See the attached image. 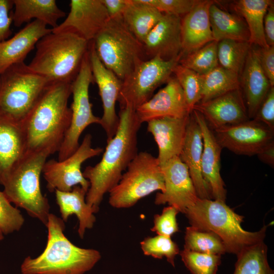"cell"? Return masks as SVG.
Here are the masks:
<instances>
[{
  "mask_svg": "<svg viewBox=\"0 0 274 274\" xmlns=\"http://www.w3.org/2000/svg\"><path fill=\"white\" fill-rule=\"evenodd\" d=\"M193 110L202 115L212 130L250 119L241 88L207 101L199 102Z\"/></svg>",
  "mask_w": 274,
  "mask_h": 274,
  "instance_id": "d6986e66",
  "label": "cell"
},
{
  "mask_svg": "<svg viewBox=\"0 0 274 274\" xmlns=\"http://www.w3.org/2000/svg\"><path fill=\"white\" fill-rule=\"evenodd\" d=\"M180 212L174 206L163 208L161 214L154 216V225L151 230L157 235L171 237L179 231L177 221V215Z\"/></svg>",
  "mask_w": 274,
  "mask_h": 274,
  "instance_id": "60d3db41",
  "label": "cell"
},
{
  "mask_svg": "<svg viewBox=\"0 0 274 274\" xmlns=\"http://www.w3.org/2000/svg\"><path fill=\"white\" fill-rule=\"evenodd\" d=\"M140 244L145 255L158 259L166 257L167 261L175 267V257L180 251L178 246L171 237L160 235L149 236L144 238Z\"/></svg>",
  "mask_w": 274,
  "mask_h": 274,
  "instance_id": "74e56055",
  "label": "cell"
},
{
  "mask_svg": "<svg viewBox=\"0 0 274 274\" xmlns=\"http://www.w3.org/2000/svg\"><path fill=\"white\" fill-rule=\"evenodd\" d=\"M179 60H164L155 56L139 61L122 81L117 101L120 108L128 106L135 110L148 100L156 89L171 78Z\"/></svg>",
  "mask_w": 274,
  "mask_h": 274,
  "instance_id": "30bf717a",
  "label": "cell"
},
{
  "mask_svg": "<svg viewBox=\"0 0 274 274\" xmlns=\"http://www.w3.org/2000/svg\"><path fill=\"white\" fill-rule=\"evenodd\" d=\"M162 16L158 10L144 0H129L122 19L130 31L142 44Z\"/></svg>",
  "mask_w": 274,
  "mask_h": 274,
  "instance_id": "f546056e",
  "label": "cell"
},
{
  "mask_svg": "<svg viewBox=\"0 0 274 274\" xmlns=\"http://www.w3.org/2000/svg\"><path fill=\"white\" fill-rule=\"evenodd\" d=\"M256 155L260 161L273 167L274 141L266 145Z\"/></svg>",
  "mask_w": 274,
  "mask_h": 274,
  "instance_id": "c3c4849f",
  "label": "cell"
},
{
  "mask_svg": "<svg viewBox=\"0 0 274 274\" xmlns=\"http://www.w3.org/2000/svg\"><path fill=\"white\" fill-rule=\"evenodd\" d=\"M110 19L122 17L129 0H101Z\"/></svg>",
  "mask_w": 274,
  "mask_h": 274,
  "instance_id": "7dc6e473",
  "label": "cell"
},
{
  "mask_svg": "<svg viewBox=\"0 0 274 274\" xmlns=\"http://www.w3.org/2000/svg\"><path fill=\"white\" fill-rule=\"evenodd\" d=\"M163 174L157 157L138 153L109 193V202L117 209L129 208L152 193L164 191Z\"/></svg>",
  "mask_w": 274,
  "mask_h": 274,
  "instance_id": "9c48e42d",
  "label": "cell"
},
{
  "mask_svg": "<svg viewBox=\"0 0 274 274\" xmlns=\"http://www.w3.org/2000/svg\"><path fill=\"white\" fill-rule=\"evenodd\" d=\"M24 222L20 211L11 204L3 191H0V231L4 235L19 231Z\"/></svg>",
  "mask_w": 274,
  "mask_h": 274,
  "instance_id": "ab89813d",
  "label": "cell"
},
{
  "mask_svg": "<svg viewBox=\"0 0 274 274\" xmlns=\"http://www.w3.org/2000/svg\"><path fill=\"white\" fill-rule=\"evenodd\" d=\"M251 45L248 42L223 40L218 42L220 65L240 76Z\"/></svg>",
  "mask_w": 274,
  "mask_h": 274,
  "instance_id": "e575fe53",
  "label": "cell"
},
{
  "mask_svg": "<svg viewBox=\"0 0 274 274\" xmlns=\"http://www.w3.org/2000/svg\"><path fill=\"white\" fill-rule=\"evenodd\" d=\"M184 239V249L190 251L220 255L226 252L221 238L211 231L187 227Z\"/></svg>",
  "mask_w": 274,
  "mask_h": 274,
  "instance_id": "836d02e7",
  "label": "cell"
},
{
  "mask_svg": "<svg viewBox=\"0 0 274 274\" xmlns=\"http://www.w3.org/2000/svg\"><path fill=\"white\" fill-rule=\"evenodd\" d=\"M273 4L270 0H239L234 7L245 20L249 32V43L260 48L269 47L265 41L264 19L268 8Z\"/></svg>",
  "mask_w": 274,
  "mask_h": 274,
  "instance_id": "4dcf8cb0",
  "label": "cell"
},
{
  "mask_svg": "<svg viewBox=\"0 0 274 274\" xmlns=\"http://www.w3.org/2000/svg\"><path fill=\"white\" fill-rule=\"evenodd\" d=\"M46 226V246L36 258L26 257L20 269L22 274H84L101 258L100 252L73 244L65 236L62 219L50 213Z\"/></svg>",
  "mask_w": 274,
  "mask_h": 274,
  "instance_id": "3957f363",
  "label": "cell"
},
{
  "mask_svg": "<svg viewBox=\"0 0 274 274\" xmlns=\"http://www.w3.org/2000/svg\"><path fill=\"white\" fill-rule=\"evenodd\" d=\"M212 131L222 148L238 155H257L274 141V130L254 119L225 125Z\"/></svg>",
  "mask_w": 274,
  "mask_h": 274,
  "instance_id": "4fadbf2b",
  "label": "cell"
},
{
  "mask_svg": "<svg viewBox=\"0 0 274 274\" xmlns=\"http://www.w3.org/2000/svg\"><path fill=\"white\" fill-rule=\"evenodd\" d=\"M49 156L43 152L26 153L3 185V192L11 203L45 225L50 205L41 192L40 176Z\"/></svg>",
  "mask_w": 274,
  "mask_h": 274,
  "instance_id": "8992f818",
  "label": "cell"
},
{
  "mask_svg": "<svg viewBox=\"0 0 274 274\" xmlns=\"http://www.w3.org/2000/svg\"><path fill=\"white\" fill-rule=\"evenodd\" d=\"M261 66L272 87L274 85V46L256 49Z\"/></svg>",
  "mask_w": 274,
  "mask_h": 274,
  "instance_id": "f6af8a7d",
  "label": "cell"
},
{
  "mask_svg": "<svg viewBox=\"0 0 274 274\" xmlns=\"http://www.w3.org/2000/svg\"><path fill=\"white\" fill-rule=\"evenodd\" d=\"M13 4L14 10L11 16L16 27L35 19L53 29L58 25V20L66 15L55 0H13Z\"/></svg>",
  "mask_w": 274,
  "mask_h": 274,
  "instance_id": "83f0119b",
  "label": "cell"
},
{
  "mask_svg": "<svg viewBox=\"0 0 274 274\" xmlns=\"http://www.w3.org/2000/svg\"><path fill=\"white\" fill-rule=\"evenodd\" d=\"M267 255L264 241L245 248L236 255L233 274H274Z\"/></svg>",
  "mask_w": 274,
  "mask_h": 274,
  "instance_id": "d6a6232c",
  "label": "cell"
},
{
  "mask_svg": "<svg viewBox=\"0 0 274 274\" xmlns=\"http://www.w3.org/2000/svg\"><path fill=\"white\" fill-rule=\"evenodd\" d=\"M162 14L184 16L198 3V0H144Z\"/></svg>",
  "mask_w": 274,
  "mask_h": 274,
  "instance_id": "b9f144b4",
  "label": "cell"
},
{
  "mask_svg": "<svg viewBox=\"0 0 274 274\" xmlns=\"http://www.w3.org/2000/svg\"><path fill=\"white\" fill-rule=\"evenodd\" d=\"M218 42L213 41L203 47L182 56L178 63L197 74L205 75L218 66Z\"/></svg>",
  "mask_w": 274,
  "mask_h": 274,
  "instance_id": "d590c367",
  "label": "cell"
},
{
  "mask_svg": "<svg viewBox=\"0 0 274 274\" xmlns=\"http://www.w3.org/2000/svg\"><path fill=\"white\" fill-rule=\"evenodd\" d=\"M51 83L24 62L0 75V117L22 123Z\"/></svg>",
  "mask_w": 274,
  "mask_h": 274,
  "instance_id": "52a82bcc",
  "label": "cell"
},
{
  "mask_svg": "<svg viewBox=\"0 0 274 274\" xmlns=\"http://www.w3.org/2000/svg\"><path fill=\"white\" fill-rule=\"evenodd\" d=\"M91 144L92 136L87 134L76 151L67 158L61 161L46 160L42 173L50 192L56 190L70 191L77 185L88 191L90 183L83 176L81 165L87 159L99 155L104 151L102 148H93Z\"/></svg>",
  "mask_w": 274,
  "mask_h": 274,
  "instance_id": "7c38bea8",
  "label": "cell"
},
{
  "mask_svg": "<svg viewBox=\"0 0 274 274\" xmlns=\"http://www.w3.org/2000/svg\"><path fill=\"white\" fill-rule=\"evenodd\" d=\"M52 31L44 23L34 20L11 38L0 42V75L24 60L43 37Z\"/></svg>",
  "mask_w": 274,
  "mask_h": 274,
  "instance_id": "7402d4cb",
  "label": "cell"
},
{
  "mask_svg": "<svg viewBox=\"0 0 274 274\" xmlns=\"http://www.w3.org/2000/svg\"><path fill=\"white\" fill-rule=\"evenodd\" d=\"M54 192L62 220L67 221L70 216L75 215L79 221L78 234L83 238L86 229L92 228L96 221L94 210L86 201L87 191L77 185L70 191Z\"/></svg>",
  "mask_w": 274,
  "mask_h": 274,
  "instance_id": "4316f807",
  "label": "cell"
},
{
  "mask_svg": "<svg viewBox=\"0 0 274 274\" xmlns=\"http://www.w3.org/2000/svg\"><path fill=\"white\" fill-rule=\"evenodd\" d=\"M201 76V94L199 102H204L240 88L239 76L220 65Z\"/></svg>",
  "mask_w": 274,
  "mask_h": 274,
  "instance_id": "1f68e13d",
  "label": "cell"
},
{
  "mask_svg": "<svg viewBox=\"0 0 274 274\" xmlns=\"http://www.w3.org/2000/svg\"><path fill=\"white\" fill-rule=\"evenodd\" d=\"M184 214L191 226L211 231L223 241L226 252L238 254L243 249L263 241L267 226L251 232L241 226L244 217L220 200L198 198Z\"/></svg>",
  "mask_w": 274,
  "mask_h": 274,
  "instance_id": "5b68a950",
  "label": "cell"
},
{
  "mask_svg": "<svg viewBox=\"0 0 274 274\" xmlns=\"http://www.w3.org/2000/svg\"><path fill=\"white\" fill-rule=\"evenodd\" d=\"M264 32L267 45L274 46V6L271 4L268 8L264 19Z\"/></svg>",
  "mask_w": 274,
  "mask_h": 274,
  "instance_id": "bcb514c9",
  "label": "cell"
},
{
  "mask_svg": "<svg viewBox=\"0 0 274 274\" xmlns=\"http://www.w3.org/2000/svg\"><path fill=\"white\" fill-rule=\"evenodd\" d=\"M203 140L200 126L192 112L190 115L183 146L179 156L187 166L199 198L212 199L211 190L201 170Z\"/></svg>",
  "mask_w": 274,
  "mask_h": 274,
  "instance_id": "cb8c5ba5",
  "label": "cell"
},
{
  "mask_svg": "<svg viewBox=\"0 0 274 274\" xmlns=\"http://www.w3.org/2000/svg\"><path fill=\"white\" fill-rule=\"evenodd\" d=\"M190 115L184 118L164 117L147 122V130L153 136L158 147L157 158L160 165L173 157H179Z\"/></svg>",
  "mask_w": 274,
  "mask_h": 274,
  "instance_id": "44dd1931",
  "label": "cell"
},
{
  "mask_svg": "<svg viewBox=\"0 0 274 274\" xmlns=\"http://www.w3.org/2000/svg\"><path fill=\"white\" fill-rule=\"evenodd\" d=\"M182 261L191 274H216L221 255L198 253L186 249L180 252Z\"/></svg>",
  "mask_w": 274,
  "mask_h": 274,
  "instance_id": "f35d334b",
  "label": "cell"
},
{
  "mask_svg": "<svg viewBox=\"0 0 274 274\" xmlns=\"http://www.w3.org/2000/svg\"><path fill=\"white\" fill-rule=\"evenodd\" d=\"M274 130V87H271L253 119Z\"/></svg>",
  "mask_w": 274,
  "mask_h": 274,
  "instance_id": "7bdbcfd3",
  "label": "cell"
},
{
  "mask_svg": "<svg viewBox=\"0 0 274 274\" xmlns=\"http://www.w3.org/2000/svg\"><path fill=\"white\" fill-rule=\"evenodd\" d=\"M173 74L183 89L192 112L194 106L201 100V76L179 63L175 66Z\"/></svg>",
  "mask_w": 274,
  "mask_h": 274,
  "instance_id": "8d00e7d4",
  "label": "cell"
},
{
  "mask_svg": "<svg viewBox=\"0 0 274 274\" xmlns=\"http://www.w3.org/2000/svg\"><path fill=\"white\" fill-rule=\"evenodd\" d=\"M141 124L164 117L184 118L191 113L182 88L175 76L135 110Z\"/></svg>",
  "mask_w": 274,
  "mask_h": 274,
  "instance_id": "ac0fdd59",
  "label": "cell"
},
{
  "mask_svg": "<svg viewBox=\"0 0 274 274\" xmlns=\"http://www.w3.org/2000/svg\"><path fill=\"white\" fill-rule=\"evenodd\" d=\"M213 3L212 1H199L181 18V57L214 41L209 16V9Z\"/></svg>",
  "mask_w": 274,
  "mask_h": 274,
  "instance_id": "d4e9b609",
  "label": "cell"
},
{
  "mask_svg": "<svg viewBox=\"0 0 274 274\" xmlns=\"http://www.w3.org/2000/svg\"><path fill=\"white\" fill-rule=\"evenodd\" d=\"M119 123L115 135L107 142L100 161L83 172L90 183L86 201L97 213L104 195L120 181L128 165L138 154V133L142 125L130 107L120 108Z\"/></svg>",
  "mask_w": 274,
  "mask_h": 274,
  "instance_id": "6da1fadb",
  "label": "cell"
},
{
  "mask_svg": "<svg viewBox=\"0 0 274 274\" xmlns=\"http://www.w3.org/2000/svg\"><path fill=\"white\" fill-rule=\"evenodd\" d=\"M4 238V234L0 231V242Z\"/></svg>",
  "mask_w": 274,
  "mask_h": 274,
  "instance_id": "681fc988",
  "label": "cell"
},
{
  "mask_svg": "<svg viewBox=\"0 0 274 274\" xmlns=\"http://www.w3.org/2000/svg\"><path fill=\"white\" fill-rule=\"evenodd\" d=\"M91 43L102 63L122 81L139 61L145 60L142 44L122 17L110 19Z\"/></svg>",
  "mask_w": 274,
  "mask_h": 274,
  "instance_id": "ba28073f",
  "label": "cell"
},
{
  "mask_svg": "<svg viewBox=\"0 0 274 274\" xmlns=\"http://www.w3.org/2000/svg\"><path fill=\"white\" fill-rule=\"evenodd\" d=\"M192 112L202 133L203 150L201 170L202 176L210 187L213 199L225 202L227 191L220 174V155L223 148L202 115L194 110Z\"/></svg>",
  "mask_w": 274,
  "mask_h": 274,
  "instance_id": "ffe728a7",
  "label": "cell"
},
{
  "mask_svg": "<svg viewBox=\"0 0 274 274\" xmlns=\"http://www.w3.org/2000/svg\"><path fill=\"white\" fill-rule=\"evenodd\" d=\"M34 57L27 64L33 72L51 84L72 82L89 49V42L71 32L51 31L35 46Z\"/></svg>",
  "mask_w": 274,
  "mask_h": 274,
  "instance_id": "277c9868",
  "label": "cell"
},
{
  "mask_svg": "<svg viewBox=\"0 0 274 274\" xmlns=\"http://www.w3.org/2000/svg\"><path fill=\"white\" fill-rule=\"evenodd\" d=\"M26 153L22 124L0 117V184H4Z\"/></svg>",
  "mask_w": 274,
  "mask_h": 274,
  "instance_id": "484cf974",
  "label": "cell"
},
{
  "mask_svg": "<svg viewBox=\"0 0 274 274\" xmlns=\"http://www.w3.org/2000/svg\"><path fill=\"white\" fill-rule=\"evenodd\" d=\"M13 7V0H0V42L8 39L12 34L11 11Z\"/></svg>",
  "mask_w": 274,
  "mask_h": 274,
  "instance_id": "ee69618b",
  "label": "cell"
},
{
  "mask_svg": "<svg viewBox=\"0 0 274 274\" xmlns=\"http://www.w3.org/2000/svg\"><path fill=\"white\" fill-rule=\"evenodd\" d=\"M239 83L248 117L253 119L272 86L261 66L256 49L252 45L239 76Z\"/></svg>",
  "mask_w": 274,
  "mask_h": 274,
  "instance_id": "603a6c76",
  "label": "cell"
},
{
  "mask_svg": "<svg viewBox=\"0 0 274 274\" xmlns=\"http://www.w3.org/2000/svg\"><path fill=\"white\" fill-rule=\"evenodd\" d=\"M209 16L214 41L232 40L249 42L248 27L237 14L223 10L214 2L209 9Z\"/></svg>",
  "mask_w": 274,
  "mask_h": 274,
  "instance_id": "f1b7e54d",
  "label": "cell"
},
{
  "mask_svg": "<svg viewBox=\"0 0 274 274\" xmlns=\"http://www.w3.org/2000/svg\"><path fill=\"white\" fill-rule=\"evenodd\" d=\"M160 166L165 188L163 192L156 194L155 203H167L184 214L198 198L187 166L179 156L170 159Z\"/></svg>",
  "mask_w": 274,
  "mask_h": 274,
  "instance_id": "5bb4252c",
  "label": "cell"
},
{
  "mask_svg": "<svg viewBox=\"0 0 274 274\" xmlns=\"http://www.w3.org/2000/svg\"><path fill=\"white\" fill-rule=\"evenodd\" d=\"M71 83L50 84L22 122L26 153L58 152L71 121Z\"/></svg>",
  "mask_w": 274,
  "mask_h": 274,
  "instance_id": "7a4b0ae2",
  "label": "cell"
},
{
  "mask_svg": "<svg viewBox=\"0 0 274 274\" xmlns=\"http://www.w3.org/2000/svg\"><path fill=\"white\" fill-rule=\"evenodd\" d=\"M89 57L94 82L97 85L103 108L100 125L105 130L107 142L115 135L118 129L119 118L115 105L122 86V81L106 68L98 58L91 42Z\"/></svg>",
  "mask_w": 274,
  "mask_h": 274,
  "instance_id": "2e32d148",
  "label": "cell"
},
{
  "mask_svg": "<svg viewBox=\"0 0 274 274\" xmlns=\"http://www.w3.org/2000/svg\"><path fill=\"white\" fill-rule=\"evenodd\" d=\"M182 17L163 14L142 43L144 57L159 56L164 60L179 59L182 50Z\"/></svg>",
  "mask_w": 274,
  "mask_h": 274,
  "instance_id": "e0dca14e",
  "label": "cell"
},
{
  "mask_svg": "<svg viewBox=\"0 0 274 274\" xmlns=\"http://www.w3.org/2000/svg\"><path fill=\"white\" fill-rule=\"evenodd\" d=\"M64 20L52 29L54 32H71L91 42L110 19L101 0H71Z\"/></svg>",
  "mask_w": 274,
  "mask_h": 274,
  "instance_id": "9a60e30c",
  "label": "cell"
},
{
  "mask_svg": "<svg viewBox=\"0 0 274 274\" xmlns=\"http://www.w3.org/2000/svg\"><path fill=\"white\" fill-rule=\"evenodd\" d=\"M89 50L84 56L78 73L71 83L73 102L70 107L71 121L58 153V160H63L79 147V139L83 131L91 124L100 123V118L93 113L89 100V89L94 83Z\"/></svg>",
  "mask_w": 274,
  "mask_h": 274,
  "instance_id": "8fae6325",
  "label": "cell"
}]
</instances>
